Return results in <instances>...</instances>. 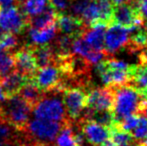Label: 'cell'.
Here are the masks:
<instances>
[{
  "mask_svg": "<svg viewBox=\"0 0 147 146\" xmlns=\"http://www.w3.org/2000/svg\"><path fill=\"white\" fill-rule=\"evenodd\" d=\"M62 92L63 90L60 89L43 92L41 98L32 108L33 116L35 118L57 121L60 123L69 120L66 116Z\"/></svg>",
  "mask_w": 147,
  "mask_h": 146,
  "instance_id": "7a4b0ae2",
  "label": "cell"
},
{
  "mask_svg": "<svg viewBox=\"0 0 147 146\" xmlns=\"http://www.w3.org/2000/svg\"><path fill=\"white\" fill-rule=\"evenodd\" d=\"M48 3L58 13H64L66 10L69 9L71 0H48Z\"/></svg>",
  "mask_w": 147,
  "mask_h": 146,
  "instance_id": "d6a6232c",
  "label": "cell"
},
{
  "mask_svg": "<svg viewBox=\"0 0 147 146\" xmlns=\"http://www.w3.org/2000/svg\"><path fill=\"white\" fill-rule=\"evenodd\" d=\"M91 0H71L69 9L71 11V15L80 18L81 14L83 13L84 9L87 7Z\"/></svg>",
  "mask_w": 147,
  "mask_h": 146,
  "instance_id": "1f68e13d",
  "label": "cell"
},
{
  "mask_svg": "<svg viewBox=\"0 0 147 146\" xmlns=\"http://www.w3.org/2000/svg\"><path fill=\"white\" fill-rule=\"evenodd\" d=\"M29 78L24 76L23 74L19 73L17 70H14L7 76H5L2 80H0V85H1L6 97L9 98L14 95H17L22 86L25 84V82Z\"/></svg>",
  "mask_w": 147,
  "mask_h": 146,
  "instance_id": "9a60e30c",
  "label": "cell"
},
{
  "mask_svg": "<svg viewBox=\"0 0 147 146\" xmlns=\"http://www.w3.org/2000/svg\"><path fill=\"white\" fill-rule=\"evenodd\" d=\"M15 70V62H14L13 54L10 51H4L0 53V80L5 76Z\"/></svg>",
  "mask_w": 147,
  "mask_h": 146,
  "instance_id": "484cf974",
  "label": "cell"
},
{
  "mask_svg": "<svg viewBox=\"0 0 147 146\" xmlns=\"http://www.w3.org/2000/svg\"><path fill=\"white\" fill-rule=\"evenodd\" d=\"M63 123L46 119L35 118L29 120L23 132L31 142L39 145H52Z\"/></svg>",
  "mask_w": 147,
  "mask_h": 146,
  "instance_id": "5b68a950",
  "label": "cell"
},
{
  "mask_svg": "<svg viewBox=\"0 0 147 146\" xmlns=\"http://www.w3.org/2000/svg\"><path fill=\"white\" fill-rule=\"evenodd\" d=\"M28 16L18 6H11L0 10V26L6 32L20 34L29 28Z\"/></svg>",
  "mask_w": 147,
  "mask_h": 146,
  "instance_id": "52a82bcc",
  "label": "cell"
},
{
  "mask_svg": "<svg viewBox=\"0 0 147 146\" xmlns=\"http://www.w3.org/2000/svg\"><path fill=\"white\" fill-rule=\"evenodd\" d=\"M139 146H147V137H145L144 139H142V141L138 142Z\"/></svg>",
  "mask_w": 147,
  "mask_h": 146,
  "instance_id": "60d3db41",
  "label": "cell"
},
{
  "mask_svg": "<svg viewBox=\"0 0 147 146\" xmlns=\"http://www.w3.org/2000/svg\"><path fill=\"white\" fill-rule=\"evenodd\" d=\"M113 89L111 87L96 88L86 94V108L94 111L112 110Z\"/></svg>",
  "mask_w": 147,
  "mask_h": 146,
  "instance_id": "7c38bea8",
  "label": "cell"
},
{
  "mask_svg": "<svg viewBox=\"0 0 147 146\" xmlns=\"http://www.w3.org/2000/svg\"><path fill=\"white\" fill-rule=\"evenodd\" d=\"M80 19L82 20L86 27H91L96 24L100 23V13H99V7L97 0H91L87 7L84 9L83 13L80 16Z\"/></svg>",
  "mask_w": 147,
  "mask_h": 146,
  "instance_id": "603a6c76",
  "label": "cell"
},
{
  "mask_svg": "<svg viewBox=\"0 0 147 146\" xmlns=\"http://www.w3.org/2000/svg\"><path fill=\"white\" fill-rule=\"evenodd\" d=\"M62 75L63 73L61 69L57 65L51 64L38 67L31 77V80L42 92H47L53 89L64 90Z\"/></svg>",
  "mask_w": 147,
  "mask_h": 146,
  "instance_id": "8992f818",
  "label": "cell"
},
{
  "mask_svg": "<svg viewBox=\"0 0 147 146\" xmlns=\"http://www.w3.org/2000/svg\"><path fill=\"white\" fill-rule=\"evenodd\" d=\"M111 88L113 89V107L111 111L114 122L131 114L141 113L144 99L138 90L128 83Z\"/></svg>",
  "mask_w": 147,
  "mask_h": 146,
  "instance_id": "6da1fadb",
  "label": "cell"
},
{
  "mask_svg": "<svg viewBox=\"0 0 147 146\" xmlns=\"http://www.w3.org/2000/svg\"><path fill=\"white\" fill-rule=\"evenodd\" d=\"M2 51H3V50H2V49H1V48H0V53H1V52H2Z\"/></svg>",
  "mask_w": 147,
  "mask_h": 146,
  "instance_id": "f6af8a7d",
  "label": "cell"
},
{
  "mask_svg": "<svg viewBox=\"0 0 147 146\" xmlns=\"http://www.w3.org/2000/svg\"><path fill=\"white\" fill-rule=\"evenodd\" d=\"M18 94H19L24 100H26L33 108V106H34L35 104L37 103V101L41 98L43 92L40 91V90L37 88V86L34 84V82L31 80V78H29V79L25 82V84L22 86V88L20 89Z\"/></svg>",
  "mask_w": 147,
  "mask_h": 146,
  "instance_id": "7402d4cb",
  "label": "cell"
},
{
  "mask_svg": "<svg viewBox=\"0 0 147 146\" xmlns=\"http://www.w3.org/2000/svg\"><path fill=\"white\" fill-rule=\"evenodd\" d=\"M6 99H7V97H6L5 93H4L3 89H2L1 85H0V103H2L3 101H5Z\"/></svg>",
  "mask_w": 147,
  "mask_h": 146,
  "instance_id": "8d00e7d4",
  "label": "cell"
},
{
  "mask_svg": "<svg viewBox=\"0 0 147 146\" xmlns=\"http://www.w3.org/2000/svg\"><path fill=\"white\" fill-rule=\"evenodd\" d=\"M138 2H125L119 5L113 6L112 23L130 28L135 25H141L143 20L140 15Z\"/></svg>",
  "mask_w": 147,
  "mask_h": 146,
  "instance_id": "9c48e42d",
  "label": "cell"
},
{
  "mask_svg": "<svg viewBox=\"0 0 147 146\" xmlns=\"http://www.w3.org/2000/svg\"><path fill=\"white\" fill-rule=\"evenodd\" d=\"M130 133L135 140H142L147 137V117L139 116L137 125L130 131Z\"/></svg>",
  "mask_w": 147,
  "mask_h": 146,
  "instance_id": "f546056e",
  "label": "cell"
},
{
  "mask_svg": "<svg viewBox=\"0 0 147 146\" xmlns=\"http://www.w3.org/2000/svg\"><path fill=\"white\" fill-rule=\"evenodd\" d=\"M110 140L116 146H122L132 143L135 139L128 131L122 130L118 127L111 125L110 126Z\"/></svg>",
  "mask_w": 147,
  "mask_h": 146,
  "instance_id": "cb8c5ba5",
  "label": "cell"
},
{
  "mask_svg": "<svg viewBox=\"0 0 147 146\" xmlns=\"http://www.w3.org/2000/svg\"><path fill=\"white\" fill-rule=\"evenodd\" d=\"M17 3V0H0V7L8 8L11 6H15Z\"/></svg>",
  "mask_w": 147,
  "mask_h": 146,
  "instance_id": "e575fe53",
  "label": "cell"
},
{
  "mask_svg": "<svg viewBox=\"0 0 147 146\" xmlns=\"http://www.w3.org/2000/svg\"><path fill=\"white\" fill-rule=\"evenodd\" d=\"M138 8H139L140 15L142 17L144 25L147 26V0H139Z\"/></svg>",
  "mask_w": 147,
  "mask_h": 146,
  "instance_id": "836d02e7",
  "label": "cell"
},
{
  "mask_svg": "<svg viewBox=\"0 0 147 146\" xmlns=\"http://www.w3.org/2000/svg\"><path fill=\"white\" fill-rule=\"evenodd\" d=\"M33 54L35 56L37 66L43 67L47 65L54 64L55 62V52L51 44H41V45H31Z\"/></svg>",
  "mask_w": 147,
  "mask_h": 146,
  "instance_id": "d6986e66",
  "label": "cell"
},
{
  "mask_svg": "<svg viewBox=\"0 0 147 146\" xmlns=\"http://www.w3.org/2000/svg\"><path fill=\"white\" fill-rule=\"evenodd\" d=\"M19 142H20V139H19V141L16 143H6V142H3V141H0V146H18L19 145Z\"/></svg>",
  "mask_w": 147,
  "mask_h": 146,
  "instance_id": "74e56055",
  "label": "cell"
},
{
  "mask_svg": "<svg viewBox=\"0 0 147 146\" xmlns=\"http://www.w3.org/2000/svg\"><path fill=\"white\" fill-rule=\"evenodd\" d=\"M109 1L112 3L113 6H116V5H119V4L125 3V2H129L130 0H109Z\"/></svg>",
  "mask_w": 147,
  "mask_h": 146,
  "instance_id": "d590c367",
  "label": "cell"
},
{
  "mask_svg": "<svg viewBox=\"0 0 147 146\" xmlns=\"http://www.w3.org/2000/svg\"><path fill=\"white\" fill-rule=\"evenodd\" d=\"M48 0H25L22 2V11L28 17L40 13L46 7Z\"/></svg>",
  "mask_w": 147,
  "mask_h": 146,
  "instance_id": "4316f807",
  "label": "cell"
},
{
  "mask_svg": "<svg viewBox=\"0 0 147 146\" xmlns=\"http://www.w3.org/2000/svg\"><path fill=\"white\" fill-rule=\"evenodd\" d=\"M107 25L96 24L91 26L89 29L86 28L82 33V38L94 50H104V35Z\"/></svg>",
  "mask_w": 147,
  "mask_h": 146,
  "instance_id": "2e32d148",
  "label": "cell"
},
{
  "mask_svg": "<svg viewBox=\"0 0 147 146\" xmlns=\"http://www.w3.org/2000/svg\"><path fill=\"white\" fill-rule=\"evenodd\" d=\"M100 13V23L109 26L112 24L113 5L109 0H97Z\"/></svg>",
  "mask_w": 147,
  "mask_h": 146,
  "instance_id": "83f0119b",
  "label": "cell"
},
{
  "mask_svg": "<svg viewBox=\"0 0 147 146\" xmlns=\"http://www.w3.org/2000/svg\"><path fill=\"white\" fill-rule=\"evenodd\" d=\"M44 146H45V145H44ZM49 146H52V145H49Z\"/></svg>",
  "mask_w": 147,
  "mask_h": 146,
  "instance_id": "bcb514c9",
  "label": "cell"
},
{
  "mask_svg": "<svg viewBox=\"0 0 147 146\" xmlns=\"http://www.w3.org/2000/svg\"><path fill=\"white\" fill-rule=\"evenodd\" d=\"M13 58L16 70L28 78L32 77L38 68L31 45L23 46L17 50L13 54Z\"/></svg>",
  "mask_w": 147,
  "mask_h": 146,
  "instance_id": "4fadbf2b",
  "label": "cell"
},
{
  "mask_svg": "<svg viewBox=\"0 0 147 146\" xmlns=\"http://www.w3.org/2000/svg\"><path fill=\"white\" fill-rule=\"evenodd\" d=\"M58 14V12L48 3V5H46V7L44 8L43 11H41L40 13L36 14V15L30 16L28 18L29 27L40 29V28L47 27V26L51 25V24L56 23Z\"/></svg>",
  "mask_w": 147,
  "mask_h": 146,
  "instance_id": "e0dca14e",
  "label": "cell"
},
{
  "mask_svg": "<svg viewBox=\"0 0 147 146\" xmlns=\"http://www.w3.org/2000/svg\"><path fill=\"white\" fill-rule=\"evenodd\" d=\"M141 112L145 113V115L147 116V101H145V100H144V102H143V106H142Z\"/></svg>",
  "mask_w": 147,
  "mask_h": 146,
  "instance_id": "f35d334b",
  "label": "cell"
},
{
  "mask_svg": "<svg viewBox=\"0 0 147 146\" xmlns=\"http://www.w3.org/2000/svg\"><path fill=\"white\" fill-rule=\"evenodd\" d=\"M52 146H79L77 133L74 130L73 121L67 120L62 124Z\"/></svg>",
  "mask_w": 147,
  "mask_h": 146,
  "instance_id": "ac0fdd59",
  "label": "cell"
},
{
  "mask_svg": "<svg viewBox=\"0 0 147 146\" xmlns=\"http://www.w3.org/2000/svg\"><path fill=\"white\" fill-rule=\"evenodd\" d=\"M133 65H129L123 60L109 59L97 63L96 71L102 82L107 87H115L128 83L131 76Z\"/></svg>",
  "mask_w": 147,
  "mask_h": 146,
  "instance_id": "277c9868",
  "label": "cell"
},
{
  "mask_svg": "<svg viewBox=\"0 0 147 146\" xmlns=\"http://www.w3.org/2000/svg\"><path fill=\"white\" fill-rule=\"evenodd\" d=\"M140 94H141L142 98H143L145 101H147V88H146V89H144L143 91L140 92Z\"/></svg>",
  "mask_w": 147,
  "mask_h": 146,
  "instance_id": "ab89813d",
  "label": "cell"
},
{
  "mask_svg": "<svg viewBox=\"0 0 147 146\" xmlns=\"http://www.w3.org/2000/svg\"><path fill=\"white\" fill-rule=\"evenodd\" d=\"M122 146H139V144H138V143L133 144V142H132V143H129V144H125V145H122Z\"/></svg>",
  "mask_w": 147,
  "mask_h": 146,
  "instance_id": "7bdbcfd3",
  "label": "cell"
},
{
  "mask_svg": "<svg viewBox=\"0 0 147 146\" xmlns=\"http://www.w3.org/2000/svg\"><path fill=\"white\" fill-rule=\"evenodd\" d=\"M66 116L70 121H76L81 117L86 107V93L78 87H66L62 92Z\"/></svg>",
  "mask_w": 147,
  "mask_h": 146,
  "instance_id": "ba28073f",
  "label": "cell"
},
{
  "mask_svg": "<svg viewBox=\"0 0 147 146\" xmlns=\"http://www.w3.org/2000/svg\"><path fill=\"white\" fill-rule=\"evenodd\" d=\"M32 106L19 94L9 97L0 103L1 120L13 126L16 130L23 131L30 120Z\"/></svg>",
  "mask_w": 147,
  "mask_h": 146,
  "instance_id": "3957f363",
  "label": "cell"
},
{
  "mask_svg": "<svg viewBox=\"0 0 147 146\" xmlns=\"http://www.w3.org/2000/svg\"><path fill=\"white\" fill-rule=\"evenodd\" d=\"M20 131L4 121H0V141L6 143H16L20 139Z\"/></svg>",
  "mask_w": 147,
  "mask_h": 146,
  "instance_id": "d4e9b609",
  "label": "cell"
},
{
  "mask_svg": "<svg viewBox=\"0 0 147 146\" xmlns=\"http://www.w3.org/2000/svg\"><path fill=\"white\" fill-rule=\"evenodd\" d=\"M25 0H17V3L19 4V3H22V2H24Z\"/></svg>",
  "mask_w": 147,
  "mask_h": 146,
  "instance_id": "ee69618b",
  "label": "cell"
},
{
  "mask_svg": "<svg viewBox=\"0 0 147 146\" xmlns=\"http://www.w3.org/2000/svg\"><path fill=\"white\" fill-rule=\"evenodd\" d=\"M56 26L62 34L71 36L73 38L81 36L86 29L85 24L80 18L73 15H67L65 13H59L56 19Z\"/></svg>",
  "mask_w": 147,
  "mask_h": 146,
  "instance_id": "5bb4252c",
  "label": "cell"
},
{
  "mask_svg": "<svg viewBox=\"0 0 147 146\" xmlns=\"http://www.w3.org/2000/svg\"><path fill=\"white\" fill-rule=\"evenodd\" d=\"M129 42V30L121 25L112 23L105 31L104 49L107 54H114L124 48Z\"/></svg>",
  "mask_w": 147,
  "mask_h": 146,
  "instance_id": "30bf717a",
  "label": "cell"
},
{
  "mask_svg": "<svg viewBox=\"0 0 147 146\" xmlns=\"http://www.w3.org/2000/svg\"><path fill=\"white\" fill-rule=\"evenodd\" d=\"M91 50H92V48L84 41L83 38H81V36L75 37L72 41L71 51L75 55H78L83 59L87 56Z\"/></svg>",
  "mask_w": 147,
  "mask_h": 146,
  "instance_id": "f1b7e54d",
  "label": "cell"
},
{
  "mask_svg": "<svg viewBox=\"0 0 147 146\" xmlns=\"http://www.w3.org/2000/svg\"><path fill=\"white\" fill-rule=\"evenodd\" d=\"M131 86H133L136 90L143 91L147 88V63H142L139 65H133L131 71L130 80L128 82Z\"/></svg>",
  "mask_w": 147,
  "mask_h": 146,
  "instance_id": "44dd1931",
  "label": "cell"
},
{
  "mask_svg": "<svg viewBox=\"0 0 147 146\" xmlns=\"http://www.w3.org/2000/svg\"><path fill=\"white\" fill-rule=\"evenodd\" d=\"M57 35V26L56 23L51 24L44 28L36 29V28L29 27V38L32 41L33 45L46 44L49 41L53 40Z\"/></svg>",
  "mask_w": 147,
  "mask_h": 146,
  "instance_id": "ffe728a7",
  "label": "cell"
},
{
  "mask_svg": "<svg viewBox=\"0 0 147 146\" xmlns=\"http://www.w3.org/2000/svg\"><path fill=\"white\" fill-rule=\"evenodd\" d=\"M18 45V38L15 34L6 32L0 39V48L4 51H11Z\"/></svg>",
  "mask_w": 147,
  "mask_h": 146,
  "instance_id": "4dcf8cb0",
  "label": "cell"
},
{
  "mask_svg": "<svg viewBox=\"0 0 147 146\" xmlns=\"http://www.w3.org/2000/svg\"><path fill=\"white\" fill-rule=\"evenodd\" d=\"M79 128L86 141L92 146H101L110 138V128L92 120H80Z\"/></svg>",
  "mask_w": 147,
  "mask_h": 146,
  "instance_id": "8fae6325",
  "label": "cell"
},
{
  "mask_svg": "<svg viewBox=\"0 0 147 146\" xmlns=\"http://www.w3.org/2000/svg\"><path fill=\"white\" fill-rule=\"evenodd\" d=\"M5 33H6V31H5V30L3 29V28L1 27V26H0V39H1V37L3 36V35H4V34H5Z\"/></svg>",
  "mask_w": 147,
  "mask_h": 146,
  "instance_id": "b9f144b4",
  "label": "cell"
}]
</instances>
